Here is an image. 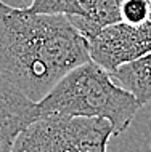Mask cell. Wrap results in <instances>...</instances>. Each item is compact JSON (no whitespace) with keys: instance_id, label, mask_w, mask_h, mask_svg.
<instances>
[{"instance_id":"cell-1","label":"cell","mask_w":151,"mask_h":152,"mask_svg":"<svg viewBox=\"0 0 151 152\" xmlns=\"http://www.w3.org/2000/svg\"><path fill=\"white\" fill-rule=\"evenodd\" d=\"M88 59V40L66 15L11 7L0 19V74L34 102Z\"/></svg>"},{"instance_id":"cell-7","label":"cell","mask_w":151,"mask_h":152,"mask_svg":"<svg viewBox=\"0 0 151 152\" xmlns=\"http://www.w3.org/2000/svg\"><path fill=\"white\" fill-rule=\"evenodd\" d=\"M111 75L137 98L141 107L151 102V53L121 66Z\"/></svg>"},{"instance_id":"cell-8","label":"cell","mask_w":151,"mask_h":152,"mask_svg":"<svg viewBox=\"0 0 151 152\" xmlns=\"http://www.w3.org/2000/svg\"><path fill=\"white\" fill-rule=\"evenodd\" d=\"M27 8L34 13L66 15V16L84 15L79 0H31V5Z\"/></svg>"},{"instance_id":"cell-5","label":"cell","mask_w":151,"mask_h":152,"mask_svg":"<svg viewBox=\"0 0 151 152\" xmlns=\"http://www.w3.org/2000/svg\"><path fill=\"white\" fill-rule=\"evenodd\" d=\"M37 118V102L0 74V152H11L19 133Z\"/></svg>"},{"instance_id":"cell-10","label":"cell","mask_w":151,"mask_h":152,"mask_svg":"<svg viewBox=\"0 0 151 152\" xmlns=\"http://www.w3.org/2000/svg\"><path fill=\"white\" fill-rule=\"evenodd\" d=\"M10 10H11V7H10V5H7V3H3L2 0H0V19H2L3 16H5Z\"/></svg>"},{"instance_id":"cell-3","label":"cell","mask_w":151,"mask_h":152,"mask_svg":"<svg viewBox=\"0 0 151 152\" xmlns=\"http://www.w3.org/2000/svg\"><path fill=\"white\" fill-rule=\"evenodd\" d=\"M113 125L96 117H39L16 138L11 152H106Z\"/></svg>"},{"instance_id":"cell-9","label":"cell","mask_w":151,"mask_h":152,"mask_svg":"<svg viewBox=\"0 0 151 152\" xmlns=\"http://www.w3.org/2000/svg\"><path fill=\"white\" fill-rule=\"evenodd\" d=\"M122 21L140 24L151 19V0H124L121 5Z\"/></svg>"},{"instance_id":"cell-2","label":"cell","mask_w":151,"mask_h":152,"mask_svg":"<svg viewBox=\"0 0 151 152\" xmlns=\"http://www.w3.org/2000/svg\"><path fill=\"white\" fill-rule=\"evenodd\" d=\"M140 109L137 98L92 59L69 71L37 102L39 117L60 114L105 118L113 125L114 136L129 128Z\"/></svg>"},{"instance_id":"cell-6","label":"cell","mask_w":151,"mask_h":152,"mask_svg":"<svg viewBox=\"0 0 151 152\" xmlns=\"http://www.w3.org/2000/svg\"><path fill=\"white\" fill-rule=\"evenodd\" d=\"M124 0H79L84 15L68 16L80 34L90 40L106 26L121 23V5Z\"/></svg>"},{"instance_id":"cell-4","label":"cell","mask_w":151,"mask_h":152,"mask_svg":"<svg viewBox=\"0 0 151 152\" xmlns=\"http://www.w3.org/2000/svg\"><path fill=\"white\" fill-rule=\"evenodd\" d=\"M90 58L113 72L151 53V19L140 24L116 23L88 40Z\"/></svg>"}]
</instances>
